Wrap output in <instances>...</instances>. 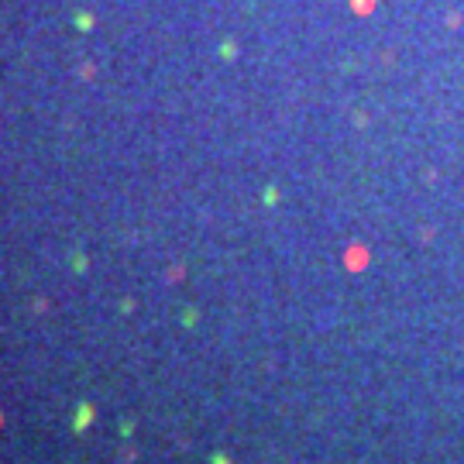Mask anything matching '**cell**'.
Wrapping results in <instances>:
<instances>
[{"instance_id": "1", "label": "cell", "mask_w": 464, "mask_h": 464, "mask_svg": "<svg viewBox=\"0 0 464 464\" xmlns=\"http://www.w3.org/2000/svg\"><path fill=\"white\" fill-rule=\"evenodd\" d=\"M90 423H93V406L90 403H76V409H72V433H83Z\"/></svg>"}]
</instances>
